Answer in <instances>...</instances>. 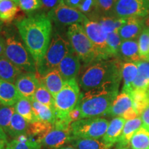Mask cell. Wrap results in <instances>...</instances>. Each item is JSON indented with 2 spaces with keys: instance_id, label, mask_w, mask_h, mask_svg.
<instances>
[{
  "instance_id": "26",
  "label": "cell",
  "mask_w": 149,
  "mask_h": 149,
  "mask_svg": "<svg viewBox=\"0 0 149 149\" xmlns=\"http://www.w3.org/2000/svg\"><path fill=\"white\" fill-rule=\"evenodd\" d=\"M15 110L17 113L21 115L29 124L40 121L35 115L33 110L32 102L27 99L21 97L14 106Z\"/></svg>"
},
{
  "instance_id": "12",
  "label": "cell",
  "mask_w": 149,
  "mask_h": 149,
  "mask_svg": "<svg viewBox=\"0 0 149 149\" xmlns=\"http://www.w3.org/2000/svg\"><path fill=\"white\" fill-rule=\"evenodd\" d=\"M40 85V78L35 72H22L15 81L16 88L20 96L31 102Z\"/></svg>"
},
{
  "instance_id": "21",
  "label": "cell",
  "mask_w": 149,
  "mask_h": 149,
  "mask_svg": "<svg viewBox=\"0 0 149 149\" xmlns=\"http://www.w3.org/2000/svg\"><path fill=\"white\" fill-rule=\"evenodd\" d=\"M22 73V70L4 55L0 56V79L13 83Z\"/></svg>"
},
{
  "instance_id": "11",
  "label": "cell",
  "mask_w": 149,
  "mask_h": 149,
  "mask_svg": "<svg viewBox=\"0 0 149 149\" xmlns=\"http://www.w3.org/2000/svg\"><path fill=\"white\" fill-rule=\"evenodd\" d=\"M82 26L87 36L97 48L102 59H109L107 39L108 34L100 24L87 18L83 22Z\"/></svg>"
},
{
  "instance_id": "15",
  "label": "cell",
  "mask_w": 149,
  "mask_h": 149,
  "mask_svg": "<svg viewBox=\"0 0 149 149\" xmlns=\"http://www.w3.org/2000/svg\"><path fill=\"white\" fill-rule=\"evenodd\" d=\"M145 29L144 19L130 17L119 29L118 33L122 41L137 40Z\"/></svg>"
},
{
  "instance_id": "51",
  "label": "cell",
  "mask_w": 149,
  "mask_h": 149,
  "mask_svg": "<svg viewBox=\"0 0 149 149\" xmlns=\"http://www.w3.org/2000/svg\"><path fill=\"white\" fill-rule=\"evenodd\" d=\"M2 25H3V22L0 20V31H1V29H2Z\"/></svg>"
},
{
  "instance_id": "31",
  "label": "cell",
  "mask_w": 149,
  "mask_h": 149,
  "mask_svg": "<svg viewBox=\"0 0 149 149\" xmlns=\"http://www.w3.org/2000/svg\"><path fill=\"white\" fill-rule=\"evenodd\" d=\"M32 105L34 110L35 115L40 121L50 123L54 124L56 120L55 113L53 110L49 107H46L44 104H42L40 102L33 100Z\"/></svg>"
},
{
  "instance_id": "5",
  "label": "cell",
  "mask_w": 149,
  "mask_h": 149,
  "mask_svg": "<svg viewBox=\"0 0 149 149\" xmlns=\"http://www.w3.org/2000/svg\"><path fill=\"white\" fill-rule=\"evenodd\" d=\"M80 94L79 85L76 78L65 81L62 88L54 97L56 120L68 121V113L77 105Z\"/></svg>"
},
{
  "instance_id": "50",
  "label": "cell",
  "mask_w": 149,
  "mask_h": 149,
  "mask_svg": "<svg viewBox=\"0 0 149 149\" xmlns=\"http://www.w3.org/2000/svg\"><path fill=\"white\" fill-rule=\"evenodd\" d=\"M58 149H77V148H74V147L72 146H63V147H61V148H59Z\"/></svg>"
},
{
  "instance_id": "45",
  "label": "cell",
  "mask_w": 149,
  "mask_h": 149,
  "mask_svg": "<svg viewBox=\"0 0 149 149\" xmlns=\"http://www.w3.org/2000/svg\"><path fill=\"white\" fill-rule=\"evenodd\" d=\"M63 1L68 6L72 7V8H77L82 0H63Z\"/></svg>"
},
{
  "instance_id": "22",
  "label": "cell",
  "mask_w": 149,
  "mask_h": 149,
  "mask_svg": "<svg viewBox=\"0 0 149 149\" xmlns=\"http://www.w3.org/2000/svg\"><path fill=\"white\" fill-rule=\"evenodd\" d=\"M137 63L123 62L122 68V79L123 80L122 92L130 94L132 92V84L135 81L137 75Z\"/></svg>"
},
{
  "instance_id": "3",
  "label": "cell",
  "mask_w": 149,
  "mask_h": 149,
  "mask_svg": "<svg viewBox=\"0 0 149 149\" xmlns=\"http://www.w3.org/2000/svg\"><path fill=\"white\" fill-rule=\"evenodd\" d=\"M123 62L119 58L98 60L87 66L79 78V85L84 91L109 81L122 80Z\"/></svg>"
},
{
  "instance_id": "47",
  "label": "cell",
  "mask_w": 149,
  "mask_h": 149,
  "mask_svg": "<svg viewBox=\"0 0 149 149\" xmlns=\"http://www.w3.org/2000/svg\"><path fill=\"white\" fill-rule=\"evenodd\" d=\"M8 141L4 139H0V149H6V146Z\"/></svg>"
},
{
  "instance_id": "48",
  "label": "cell",
  "mask_w": 149,
  "mask_h": 149,
  "mask_svg": "<svg viewBox=\"0 0 149 149\" xmlns=\"http://www.w3.org/2000/svg\"><path fill=\"white\" fill-rule=\"evenodd\" d=\"M0 139H4V140H7V135L6 133L3 131L2 128L0 126Z\"/></svg>"
},
{
  "instance_id": "30",
  "label": "cell",
  "mask_w": 149,
  "mask_h": 149,
  "mask_svg": "<svg viewBox=\"0 0 149 149\" xmlns=\"http://www.w3.org/2000/svg\"><path fill=\"white\" fill-rule=\"evenodd\" d=\"M128 146L131 149H149V130L141 126L134 134Z\"/></svg>"
},
{
  "instance_id": "29",
  "label": "cell",
  "mask_w": 149,
  "mask_h": 149,
  "mask_svg": "<svg viewBox=\"0 0 149 149\" xmlns=\"http://www.w3.org/2000/svg\"><path fill=\"white\" fill-rule=\"evenodd\" d=\"M99 24L107 34L113 32H118L119 29L125 23L126 19L118 18L113 15L100 16L97 19Z\"/></svg>"
},
{
  "instance_id": "33",
  "label": "cell",
  "mask_w": 149,
  "mask_h": 149,
  "mask_svg": "<svg viewBox=\"0 0 149 149\" xmlns=\"http://www.w3.org/2000/svg\"><path fill=\"white\" fill-rule=\"evenodd\" d=\"M40 141L31 138H17L8 141L6 149H42Z\"/></svg>"
},
{
  "instance_id": "14",
  "label": "cell",
  "mask_w": 149,
  "mask_h": 149,
  "mask_svg": "<svg viewBox=\"0 0 149 149\" xmlns=\"http://www.w3.org/2000/svg\"><path fill=\"white\" fill-rule=\"evenodd\" d=\"M80 59L73 50L61 60L57 69L64 81L75 78L80 70Z\"/></svg>"
},
{
  "instance_id": "16",
  "label": "cell",
  "mask_w": 149,
  "mask_h": 149,
  "mask_svg": "<svg viewBox=\"0 0 149 149\" xmlns=\"http://www.w3.org/2000/svg\"><path fill=\"white\" fill-rule=\"evenodd\" d=\"M22 97L15 84L0 79V104L3 107H14Z\"/></svg>"
},
{
  "instance_id": "35",
  "label": "cell",
  "mask_w": 149,
  "mask_h": 149,
  "mask_svg": "<svg viewBox=\"0 0 149 149\" xmlns=\"http://www.w3.org/2000/svg\"><path fill=\"white\" fill-rule=\"evenodd\" d=\"M33 100L44 104L55 112V98L41 82L40 86L35 93Z\"/></svg>"
},
{
  "instance_id": "38",
  "label": "cell",
  "mask_w": 149,
  "mask_h": 149,
  "mask_svg": "<svg viewBox=\"0 0 149 149\" xmlns=\"http://www.w3.org/2000/svg\"><path fill=\"white\" fill-rule=\"evenodd\" d=\"M15 113L14 107H0V126L6 133H8L13 115Z\"/></svg>"
},
{
  "instance_id": "27",
  "label": "cell",
  "mask_w": 149,
  "mask_h": 149,
  "mask_svg": "<svg viewBox=\"0 0 149 149\" xmlns=\"http://www.w3.org/2000/svg\"><path fill=\"white\" fill-rule=\"evenodd\" d=\"M20 11L15 1L12 0H3L0 1V20L2 22L10 23L15 19Z\"/></svg>"
},
{
  "instance_id": "53",
  "label": "cell",
  "mask_w": 149,
  "mask_h": 149,
  "mask_svg": "<svg viewBox=\"0 0 149 149\" xmlns=\"http://www.w3.org/2000/svg\"><path fill=\"white\" fill-rule=\"evenodd\" d=\"M118 149H128V148H119Z\"/></svg>"
},
{
  "instance_id": "18",
  "label": "cell",
  "mask_w": 149,
  "mask_h": 149,
  "mask_svg": "<svg viewBox=\"0 0 149 149\" xmlns=\"http://www.w3.org/2000/svg\"><path fill=\"white\" fill-rule=\"evenodd\" d=\"M133 108V100L130 94L122 92L118 94L112 104L107 115L112 117H122Z\"/></svg>"
},
{
  "instance_id": "54",
  "label": "cell",
  "mask_w": 149,
  "mask_h": 149,
  "mask_svg": "<svg viewBox=\"0 0 149 149\" xmlns=\"http://www.w3.org/2000/svg\"><path fill=\"white\" fill-rule=\"evenodd\" d=\"M145 1H147V2H148V3H149V0H145Z\"/></svg>"
},
{
  "instance_id": "9",
  "label": "cell",
  "mask_w": 149,
  "mask_h": 149,
  "mask_svg": "<svg viewBox=\"0 0 149 149\" xmlns=\"http://www.w3.org/2000/svg\"><path fill=\"white\" fill-rule=\"evenodd\" d=\"M149 15V3L145 0H117L113 15L118 18L144 19Z\"/></svg>"
},
{
  "instance_id": "32",
  "label": "cell",
  "mask_w": 149,
  "mask_h": 149,
  "mask_svg": "<svg viewBox=\"0 0 149 149\" xmlns=\"http://www.w3.org/2000/svg\"><path fill=\"white\" fill-rule=\"evenodd\" d=\"M72 146L77 149H112L102 139H74L70 142Z\"/></svg>"
},
{
  "instance_id": "20",
  "label": "cell",
  "mask_w": 149,
  "mask_h": 149,
  "mask_svg": "<svg viewBox=\"0 0 149 149\" xmlns=\"http://www.w3.org/2000/svg\"><path fill=\"white\" fill-rule=\"evenodd\" d=\"M118 58L126 62H137L141 61L139 54L138 39L122 41L121 44Z\"/></svg>"
},
{
  "instance_id": "7",
  "label": "cell",
  "mask_w": 149,
  "mask_h": 149,
  "mask_svg": "<svg viewBox=\"0 0 149 149\" xmlns=\"http://www.w3.org/2000/svg\"><path fill=\"white\" fill-rule=\"evenodd\" d=\"M72 50L69 42L61 35H56L50 43L42 65L37 69L38 77H42L49 70L57 69L61 60Z\"/></svg>"
},
{
  "instance_id": "34",
  "label": "cell",
  "mask_w": 149,
  "mask_h": 149,
  "mask_svg": "<svg viewBox=\"0 0 149 149\" xmlns=\"http://www.w3.org/2000/svg\"><path fill=\"white\" fill-rule=\"evenodd\" d=\"M53 128V124L42 121H37L36 122L29 124L28 134L30 136H37V140H40Z\"/></svg>"
},
{
  "instance_id": "2",
  "label": "cell",
  "mask_w": 149,
  "mask_h": 149,
  "mask_svg": "<svg viewBox=\"0 0 149 149\" xmlns=\"http://www.w3.org/2000/svg\"><path fill=\"white\" fill-rule=\"evenodd\" d=\"M120 81H109L100 86L81 93L78 107L81 119L107 115L112 104L118 95Z\"/></svg>"
},
{
  "instance_id": "17",
  "label": "cell",
  "mask_w": 149,
  "mask_h": 149,
  "mask_svg": "<svg viewBox=\"0 0 149 149\" xmlns=\"http://www.w3.org/2000/svg\"><path fill=\"white\" fill-rule=\"evenodd\" d=\"M126 120L122 117H115L109 122L105 135L102 137V140L106 144L113 147L118 142L123 128L125 124Z\"/></svg>"
},
{
  "instance_id": "41",
  "label": "cell",
  "mask_w": 149,
  "mask_h": 149,
  "mask_svg": "<svg viewBox=\"0 0 149 149\" xmlns=\"http://www.w3.org/2000/svg\"><path fill=\"white\" fill-rule=\"evenodd\" d=\"M83 14H96V0H82L77 8Z\"/></svg>"
},
{
  "instance_id": "43",
  "label": "cell",
  "mask_w": 149,
  "mask_h": 149,
  "mask_svg": "<svg viewBox=\"0 0 149 149\" xmlns=\"http://www.w3.org/2000/svg\"><path fill=\"white\" fill-rule=\"evenodd\" d=\"M61 0H42V7L44 9H53L60 3Z\"/></svg>"
},
{
  "instance_id": "40",
  "label": "cell",
  "mask_w": 149,
  "mask_h": 149,
  "mask_svg": "<svg viewBox=\"0 0 149 149\" xmlns=\"http://www.w3.org/2000/svg\"><path fill=\"white\" fill-rule=\"evenodd\" d=\"M17 3L22 10L32 13L42 7V0H17Z\"/></svg>"
},
{
  "instance_id": "28",
  "label": "cell",
  "mask_w": 149,
  "mask_h": 149,
  "mask_svg": "<svg viewBox=\"0 0 149 149\" xmlns=\"http://www.w3.org/2000/svg\"><path fill=\"white\" fill-rule=\"evenodd\" d=\"M133 100V108L139 117L149 105L148 91L142 89H135L130 93Z\"/></svg>"
},
{
  "instance_id": "13",
  "label": "cell",
  "mask_w": 149,
  "mask_h": 149,
  "mask_svg": "<svg viewBox=\"0 0 149 149\" xmlns=\"http://www.w3.org/2000/svg\"><path fill=\"white\" fill-rule=\"evenodd\" d=\"M74 139L70 129L64 130L53 128L40 140L42 146L48 149H58L66 143Z\"/></svg>"
},
{
  "instance_id": "24",
  "label": "cell",
  "mask_w": 149,
  "mask_h": 149,
  "mask_svg": "<svg viewBox=\"0 0 149 149\" xmlns=\"http://www.w3.org/2000/svg\"><path fill=\"white\" fill-rule=\"evenodd\" d=\"M137 65L138 70L135 81L132 84V91L142 89L149 91V61H139Z\"/></svg>"
},
{
  "instance_id": "19",
  "label": "cell",
  "mask_w": 149,
  "mask_h": 149,
  "mask_svg": "<svg viewBox=\"0 0 149 149\" xmlns=\"http://www.w3.org/2000/svg\"><path fill=\"white\" fill-rule=\"evenodd\" d=\"M40 78V82L55 97L62 88L65 81L57 69L49 70Z\"/></svg>"
},
{
  "instance_id": "4",
  "label": "cell",
  "mask_w": 149,
  "mask_h": 149,
  "mask_svg": "<svg viewBox=\"0 0 149 149\" xmlns=\"http://www.w3.org/2000/svg\"><path fill=\"white\" fill-rule=\"evenodd\" d=\"M67 35L72 50L85 65L88 66L95 61L102 60L101 56L86 34L82 25L75 24L70 26Z\"/></svg>"
},
{
  "instance_id": "39",
  "label": "cell",
  "mask_w": 149,
  "mask_h": 149,
  "mask_svg": "<svg viewBox=\"0 0 149 149\" xmlns=\"http://www.w3.org/2000/svg\"><path fill=\"white\" fill-rule=\"evenodd\" d=\"M116 1L117 0H96V14L100 16L113 15Z\"/></svg>"
},
{
  "instance_id": "49",
  "label": "cell",
  "mask_w": 149,
  "mask_h": 149,
  "mask_svg": "<svg viewBox=\"0 0 149 149\" xmlns=\"http://www.w3.org/2000/svg\"><path fill=\"white\" fill-rule=\"evenodd\" d=\"M144 24L145 28L149 31V15L144 19Z\"/></svg>"
},
{
  "instance_id": "42",
  "label": "cell",
  "mask_w": 149,
  "mask_h": 149,
  "mask_svg": "<svg viewBox=\"0 0 149 149\" xmlns=\"http://www.w3.org/2000/svg\"><path fill=\"white\" fill-rule=\"evenodd\" d=\"M81 119V110L78 105L76 106L71 111L68 113V120L69 121L70 124L72 122H76V121L79 120Z\"/></svg>"
},
{
  "instance_id": "37",
  "label": "cell",
  "mask_w": 149,
  "mask_h": 149,
  "mask_svg": "<svg viewBox=\"0 0 149 149\" xmlns=\"http://www.w3.org/2000/svg\"><path fill=\"white\" fill-rule=\"evenodd\" d=\"M138 46L141 60L149 61V31L146 28L139 35Z\"/></svg>"
},
{
  "instance_id": "55",
  "label": "cell",
  "mask_w": 149,
  "mask_h": 149,
  "mask_svg": "<svg viewBox=\"0 0 149 149\" xmlns=\"http://www.w3.org/2000/svg\"><path fill=\"white\" fill-rule=\"evenodd\" d=\"M148 94H149V91H148Z\"/></svg>"
},
{
  "instance_id": "52",
  "label": "cell",
  "mask_w": 149,
  "mask_h": 149,
  "mask_svg": "<svg viewBox=\"0 0 149 149\" xmlns=\"http://www.w3.org/2000/svg\"><path fill=\"white\" fill-rule=\"evenodd\" d=\"M3 1V0H0V1ZM12 1H15V2L17 3V0H12Z\"/></svg>"
},
{
  "instance_id": "23",
  "label": "cell",
  "mask_w": 149,
  "mask_h": 149,
  "mask_svg": "<svg viewBox=\"0 0 149 149\" xmlns=\"http://www.w3.org/2000/svg\"><path fill=\"white\" fill-rule=\"evenodd\" d=\"M141 126H142V122H141L140 117H137L133 120L126 121L122 133L117 142L120 148H124L125 146H128L134 134Z\"/></svg>"
},
{
  "instance_id": "8",
  "label": "cell",
  "mask_w": 149,
  "mask_h": 149,
  "mask_svg": "<svg viewBox=\"0 0 149 149\" xmlns=\"http://www.w3.org/2000/svg\"><path fill=\"white\" fill-rule=\"evenodd\" d=\"M109 122L102 117L83 118L72 122L70 130L74 139H102Z\"/></svg>"
},
{
  "instance_id": "36",
  "label": "cell",
  "mask_w": 149,
  "mask_h": 149,
  "mask_svg": "<svg viewBox=\"0 0 149 149\" xmlns=\"http://www.w3.org/2000/svg\"><path fill=\"white\" fill-rule=\"evenodd\" d=\"M122 40L118 32H113L107 35V52L109 58H118Z\"/></svg>"
},
{
  "instance_id": "10",
  "label": "cell",
  "mask_w": 149,
  "mask_h": 149,
  "mask_svg": "<svg viewBox=\"0 0 149 149\" xmlns=\"http://www.w3.org/2000/svg\"><path fill=\"white\" fill-rule=\"evenodd\" d=\"M48 16L56 23L71 26L75 24H83L87 17L77 8L68 6L61 0L55 8L50 10Z\"/></svg>"
},
{
  "instance_id": "46",
  "label": "cell",
  "mask_w": 149,
  "mask_h": 149,
  "mask_svg": "<svg viewBox=\"0 0 149 149\" xmlns=\"http://www.w3.org/2000/svg\"><path fill=\"white\" fill-rule=\"evenodd\" d=\"M6 48V40L3 37H0V56H2L4 54Z\"/></svg>"
},
{
  "instance_id": "44",
  "label": "cell",
  "mask_w": 149,
  "mask_h": 149,
  "mask_svg": "<svg viewBox=\"0 0 149 149\" xmlns=\"http://www.w3.org/2000/svg\"><path fill=\"white\" fill-rule=\"evenodd\" d=\"M140 118L142 122L143 127L149 130V105L142 112L140 115Z\"/></svg>"
},
{
  "instance_id": "25",
  "label": "cell",
  "mask_w": 149,
  "mask_h": 149,
  "mask_svg": "<svg viewBox=\"0 0 149 149\" xmlns=\"http://www.w3.org/2000/svg\"><path fill=\"white\" fill-rule=\"evenodd\" d=\"M29 124L16 112L13 115L11 120L8 133L10 137L14 139L19 138L22 136H26L28 134Z\"/></svg>"
},
{
  "instance_id": "1",
  "label": "cell",
  "mask_w": 149,
  "mask_h": 149,
  "mask_svg": "<svg viewBox=\"0 0 149 149\" xmlns=\"http://www.w3.org/2000/svg\"><path fill=\"white\" fill-rule=\"evenodd\" d=\"M16 26L37 69L42 65L51 43V19L44 13L29 15L18 20Z\"/></svg>"
},
{
  "instance_id": "6",
  "label": "cell",
  "mask_w": 149,
  "mask_h": 149,
  "mask_svg": "<svg viewBox=\"0 0 149 149\" xmlns=\"http://www.w3.org/2000/svg\"><path fill=\"white\" fill-rule=\"evenodd\" d=\"M3 55L22 71L37 72V66L33 57L24 44L15 37L7 36Z\"/></svg>"
}]
</instances>
